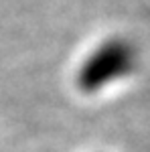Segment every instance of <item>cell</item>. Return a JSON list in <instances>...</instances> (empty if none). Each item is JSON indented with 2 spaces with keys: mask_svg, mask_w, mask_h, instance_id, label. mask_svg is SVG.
<instances>
[{
  "mask_svg": "<svg viewBox=\"0 0 150 152\" xmlns=\"http://www.w3.org/2000/svg\"><path fill=\"white\" fill-rule=\"evenodd\" d=\"M138 55L126 41H105L87 53L77 73V85L85 94L102 91L108 85L126 79L136 69Z\"/></svg>",
  "mask_w": 150,
  "mask_h": 152,
  "instance_id": "cell-1",
  "label": "cell"
}]
</instances>
